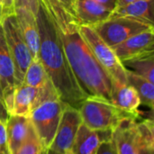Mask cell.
Wrapping results in <instances>:
<instances>
[{"instance_id": "cell-10", "label": "cell", "mask_w": 154, "mask_h": 154, "mask_svg": "<svg viewBox=\"0 0 154 154\" xmlns=\"http://www.w3.org/2000/svg\"><path fill=\"white\" fill-rule=\"evenodd\" d=\"M112 49L121 62L154 54V30L138 33Z\"/></svg>"}, {"instance_id": "cell-34", "label": "cell", "mask_w": 154, "mask_h": 154, "mask_svg": "<svg viewBox=\"0 0 154 154\" xmlns=\"http://www.w3.org/2000/svg\"><path fill=\"white\" fill-rule=\"evenodd\" d=\"M67 154H73V153H71V152H68V153H67Z\"/></svg>"}, {"instance_id": "cell-31", "label": "cell", "mask_w": 154, "mask_h": 154, "mask_svg": "<svg viewBox=\"0 0 154 154\" xmlns=\"http://www.w3.org/2000/svg\"><path fill=\"white\" fill-rule=\"evenodd\" d=\"M136 1H139V0H117L116 8H117V7H122V6L127 5H129V4L134 3V2H136Z\"/></svg>"}, {"instance_id": "cell-22", "label": "cell", "mask_w": 154, "mask_h": 154, "mask_svg": "<svg viewBox=\"0 0 154 154\" xmlns=\"http://www.w3.org/2000/svg\"><path fill=\"white\" fill-rule=\"evenodd\" d=\"M50 81L51 79H49V76L40 59H32L26 69L23 83L30 87L41 88Z\"/></svg>"}, {"instance_id": "cell-21", "label": "cell", "mask_w": 154, "mask_h": 154, "mask_svg": "<svg viewBox=\"0 0 154 154\" xmlns=\"http://www.w3.org/2000/svg\"><path fill=\"white\" fill-rule=\"evenodd\" d=\"M152 118L137 123V154H154V130Z\"/></svg>"}, {"instance_id": "cell-32", "label": "cell", "mask_w": 154, "mask_h": 154, "mask_svg": "<svg viewBox=\"0 0 154 154\" xmlns=\"http://www.w3.org/2000/svg\"><path fill=\"white\" fill-rule=\"evenodd\" d=\"M7 14H6V13H5V11L4 10V8L0 5V24L2 23V22H3V20H4V18L6 16ZM9 15V14H8Z\"/></svg>"}, {"instance_id": "cell-26", "label": "cell", "mask_w": 154, "mask_h": 154, "mask_svg": "<svg viewBox=\"0 0 154 154\" xmlns=\"http://www.w3.org/2000/svg\"><path fill=\"white\" fill-rule=\"evenodd\" d=\"M0 154H11L9 150L5 124L0 121Z\"/></svg>"}, {"instance_id": "cell-12", "label": "cell", "mask_w": 154, "mask_h": 154, "mask_svg": "<svg viewBox=\"0 0 154 154\" xmlns=\"http://www.w3.org/2000/svg\"><path fill=\"white\" fill-rule=\"evenodd\" d=\"M73 14L78 26L94 27L108 19L112 11L93 0H73Z\"/></svg>"}, {"instance_id": "cell-1", "label": "cell", "mask_w": 154, "mask_h": 154, "mask_svg": "<svg viewBox=\"0 0 154 154\" xmlns=\"http://www.w3.org/2000/svg\"><path fill=\"white\" fill-rule=\"evenodd\" d=\"M36 19L40 32L39 59L54 86L59 98L79 109L88 97L77 80L64 52L60 32L51 17L40 4Z\"/></svg>"}, {"instance_id": "cell-17", "label": "cell", "mask_w": 154, "mask_h": 154, "mask_svg": "<svg viewBox=\"0 0 154 154\" xmlns=\"http://www.w3.org/2000/svg\"><path fill=\"white\" fill-rule=\"evenodd\" d=\"M110 102L116 107L133 114H140V97L135 89L128 84L123 85L115 80L112 81Z\"/></svg>"}, {"instance_id": "cell-2", "label": "cell", "mask_w": 154, "mask_h": 154, "mask_svg": "<svg viewBox=\"0 0 154 154\" xmlns=\"http://www.w3.org/2000/svg\"><path fill=\"white\" fill-rule=\"evenodd\" d=\"M60 32L64 52L80 87L88 97L110 102L112 78L98 62L74 23Z\"/></svg>"}, {"instance_id": "cell-18", "label": "cell", "mask_w": 154, "mask_h": 154, "mask_svg": "<svg viewBox=\"0 0 154 154\" xmlns=\"http://www.w3.org/2000/svg\"><path fill=\"white\" fill-rule=\"evenodd\" d=\"M11 154H14L28 137L32 124L28 116L9 115L5 123Z\"/></svg>"}, {"instance_id": "cell-28", "label": "cell", "mask_w": 154, "mask_h": 154, "mask_svg": "<svg viewBox=\"0 0 154 154\" xmlns=\"http://www.w3.org/2000/svg\"><path fill=\"white\" fill-rule=\"evenodd\" d=\"M8 113L6 111L5 106V101H4V96H3V90L0 83V121L3 123H6L7 118H8Z\"/></svg>"}, {"instance_id": "cell-29", "label": "cell", "mask_w": 154, "mask_h": 154, "mask_svg": "<svg viewBox=\"0 0 154 154\" xmlns=\"http://www.w3.org/2000/svg\"><path fill=\"white\" fill-rule=\"evenodd\" d=\"M0 5L4 8L6 14H12L14 12V0H0Z\"/></svg>"}, {"instance_id": "cell-30", "label": "cell", "mask_w": 154, "mask_h": 154, "mask_svg": "<svg viewBox=\"0 0 154 154\" xmlns=\"http://www.w3.org/2000/svg\"><path fill=\"white\" fill-rule=\"evenodd\" d=\"M93 1L111 10L112 12L116 8V5H117V0H93Z\"/></svg>"}, {"instance_id": "cell-14", "label": "cell", "mask_w": 154, "mask_h": 154, "mask_svg": "<svg viewBox=\"0 0 154 154\" xmlns=\"http://www.w3.org/2000/svg\"><path fill=\"white\" fill-rule=\"evenodd\" d=\"M113 131L92 130L81 124L75 136L71 151L73 154H96L100 144L112 137Z\"/></svg>"}, {"instance_id": "cell-23", "label": "cell", "mask_w": 154, "mask_h": 154, "mask_svg": "<svg viewBox=\"0 0 154 154\" xmlns=\"http://www.w3.org/2000/svg\"><path fill=\"white\" fill-rule=\"evenodd\" d=\"M122 63L125 68L132 69V71L154 84V54L129 60Z\"/></svg>"}, {"instance_id": "cell-5", "label": "cell", "mask_w": 154, "mask_h": 154, "mask_svg": "<svg viewBox=\"0 0 154 154\" xmlns=\"http://www.w3.org/2000/svg\"><path fill=\"white\" fill-rule=\"evenodd\" d=\"M92 28L110 47L122 43L138 33L154 30L152 24L126 16H110Z\"/></svg>"}, {"instance_id": "cell-4", "label": "cell", "mask_w": 154, "mask_h": 154, "mask_svg": "<svg viewBox=\"0 0 154 154\" xmlns=\"http://www.w3.org/2000/svg\"><path fill=\"white\" fill-rule=\"evenodd\" d=\"M66 106V103L55 99L44 102L31 111L28 117L42 149H49L52 143Z\"/></svg>"}, {"instance_id": "cell-7", "label": "cell", "mask_w": 154, "mask_h": 154, "mask_svg": "<svg viewBox=\"0 0 154 154\" xmlns=\"http://www.w3.org/2000/svg\"><path fill=\"white\" fill-rule=\"evenodd\" d=\"M79 30L98 62L110 75L112 79L123 85L127 84V69L118 60L112 47L107 45L92 27L79 26Z\"/></svg>"}, {"instance_id": "cell-19", "label": "cell", "mask_w": 154, "mask_h": 154, "mask_svg": "<svg viewBox=\"0 0 154 154\" xmlns=\"http://www.w3.org/2000/svg\"><path fill=\"white\" fill-rule=\"evenodd\" d=\"M154 0H139L116 8L110 16H126L138 19L153 25Z\"/></svg>"}, {"instance_id": "cell-6", "label": "cell", "mask_w": 154, "mask_h": 154, "mask_svg": "<svg viewBox=\"0 0 154 154\" xmlns=\"http://www.w3.org/2000/svg\"><path fill=\"white\" fill-rule=\"evenodd\" d=\"M55 99H58V94L51 82L41 88H33L22 83L15 88L5 108L8 115L29 116L31 111L39 105Z\"/></svg>"}, {"instance_id": "cell-15", "label": "cell", "mask_w": 154, "mask_h": 154, "mask_svg": "<svg viewBox=\"0 0 154 154\" xmlns=\"http://www.w3.org/2000/svg\"><path fill=\"white\" fill-rule=\"evenodd\" d=\"M136 121V118H126L113 130L118 154H137Z\"/></svg>"}, {"instance_id": "cell-11", "label": "cell", "mask_w": 154, "mask_h": 154, "mask_svg": "<svg viewBox=\"0 0 154 154\" xmlns=\"http://www.w3.org/2000/svg\"><path fill=\"white\" fill-rule=\"evenodd\" d=\"M14 13L21 35L29 48L32 59L39 58L40 32L36 15L32 10L25 7L14 8Z\"/></svg>"}, {"instance_id": "cell-8", "label": "cell", "mask_w": 154, "mask_h": 154, "mask_svg": "<svg viewBox=\"0 0 154 154\" xmlns=\"http://www.w3.org/2000/svg\"><path fill=\"white\" fill-rule=\"evenodd\" d=\"M2 26L8 51L14 62L16 80L20 85L23 83L24 74L32 60V56L21 35L14 13L4 18Z\"/></svg>"}, {"instance_id": "cell-33", "label": "cell", "mask_w": 154, "mask_h": 154, "mask_svg": "<svg viewBox=\"0 0 154 154\" xmlns=\"http://www.w3.org/2000/svg\"><path fill=\"white\" fill-rule=\"evenodd\" d=\"M42 154H57L54 152L53 151H51V149H42Z\"/></svg>"}, {"instance_id": "cell-27", "label": "cell", "mask_w": 154, "mask_h": 154, "mask_svg": "<svg viewBox=\"0 0 154 154\" xmlns=\"http://www.w3.org/2000/svg\"><path fill=\"white\" fill-rule=\"evenodd\" d=\"M14 8L18 7H25L33 12L36 15L40 7V1L39 0H14Z\"/></svg>"}, {"instance_id": "cell-24", "label": "cell", "mask_w": 154, "mask_h": 154, "mask_svg": "<svg viewBox=\"0 0 154 154\" xmlns=\"http://www.w3.org/2000/svg\"><path fill=\"white\" fill-rule=\"evenodd\" d=\"M42 146L32 126L27 139L14 154H42Z\"/></svg>"}, {"instance_id": "cell-16", "label": "cell", "mask_w": 154, "mask_h": 154, "mask_svg": "<svg viewBox=\"0 0 154 154\" xmlns=\"http://www.w3.org/2000/svg\"><path fill=\"white\" fill-rule=\"evenodd\" d=\"M60 32L76 23L73 14V0H39ZM77 24V23H76Z\"/></svg>"}, {"instance_id": "cell-3", "label": "cell", "mask_w": 154, "mask_h": 154, "mask_svg": "<svg viewBox=\"0 0 154 154\" xmlns=\"http://www.w3.org/2000/svg\"><path fill=\"white\" fill-rule=\"evenodd\" d=\"M78 110L82 124L97 131H113L126 118H141V113H128L116 107L107 100L93 97L85 99Z\"/></svg>"}, {"instance_id": "cell-25", "label": "cell", "mask_w": 154, "mask_h": 154, "mask_svg": "<svg viewBox=\"0 0 154 154\" xmlns=\"http://www.w3.org/2000/svg\"><path fill=\"white\" fill-rule=\"evenodd\" d=\"M96 154H118L116 142H115L113 136L110 139L103 142L100 144Z\"/></svg>"}, {"instance_id": "cell-13", "label": "cell", "mask_w": 154, "mask_h": 154, "mask_svg": "<svg viewBox=\"0 0 154 154\" xmlns=\"http://www.w3.org/2000/svg\"><path fill=\"white\" fill-rule=\"evenodd\" d=\"M0 83L5 106L19 84L16 80L14 62L8 51L2 23L0 24Z\"/></svg>"}, {"instance_id": "cell-20", "label": "cell", "mask_w": 154, "mask_h": 154, "mask_svg": "<svg viewBox=\"0 0 154 154\" xmlns=\"http://www.w3.org/2000/svg\"><path fill=\"white\" fill-rule=\"evenodd\" d=\"M127 69V68H126ZM127 84L133 87L137 92L141 105L146 106L151 110H153L154 105V85L153 83L137 75L129 69H126Z\"/></svg>"}, {"instance_id": "cell-9", "label": "cell", "mask_w": 154, "mask_h": 154, "mask_svg": "<svg viewBox=\"0 0 154 154\" xmlns=\"http://www.w3.org/2000/svg\"><path fill=\"white\" fill-rule=\"evenodd\" d=\"M81 124L82 119L79 110L67 105L62 113L52 143L49 149L57 154H67L69 152Z\"/></svg>"}]
</instances>
